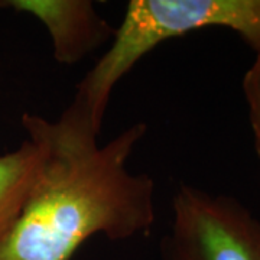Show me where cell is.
Returning a JSON list of instances; mask_svg holds the SVG:
<instances>
[{
  "instance_id": "5",
  "label": "cell",
  "mask_w": 260,
  "mask_h": 260,
  "mask_svg": "<svg viewBox=\"0 0 260 260\" xmlns=\"http://www.w3.org/2000/svg\"><path fill=\"white\" fill-rule=\"evenodd\" d=\"M41 152L25 140L16 150L0 155V240L18 220L37 177Z\"/></svg>"
},
{
  "instance_id": "2",
  "label": "cell",
  "mask_w": 260,
  "mask_h": 260,
  "mask_svg": "<svg viewBox=\"0 0 260 260\" xmlns=\"http://www.w3.org/2000/svg\"><path fill=\"white\" fill-rule=\"evenodd\" d=\"M204 28L236 32L260 54V0H132L109 51L77 85L75 95L102 129L113 88L159 44Z\"/></svg>"
},
{
  "instance_id": "3",
  "label": "cell",
  "mask_w": 260,
  "mask_h": 260,
  "mask_svg": "<svg viewBox=\"0 0 260 260\" xmlns=\"http://www.w3.org/2000/svg\"><path fill=\"white\" fill-rule=\"evenodd\" d=\"M162 260H260V220L229 195L181 185L172 198Z\"/></svg>"
},
{
  "instance_id": "6",
  "label": "cell",
  "mask_w": 260,
  "mask_h": 260,
  "mask_svg": "<svg viewBox=\"0 0 260 260\" xmlns=\"http://www.w3.org/2000/svg\"><path fill=\"white\" fill-rule=\"evenodd\" d=\"M242 88L249 109V120L254 136V148L260 158V54H256L253 64L244 73Z\"/></svg>"
},
{
  "instance_id": "4",
  "label": "cell",
  "mask_w": 260,
  "mask_h": 260,
  "mask_svg": "<svg viewBox=\"0 0 260 260\" xmlns=\"http://www.w3.org/2000/svg\"><path fill=\"white\" fill-rule=\"evenodd\" d=\"M0 6L39 19L51 35L59 64H77L116 32L88 0H8Z\"/></svg>"
},
{
  "instance_id": "1",
  "label": "cell",
  "mask_w": 260,
  "mask_h": 260,
  "mask_svg": "<svg viewBox=\"0 0 260 260\" xmlns=\"http://www.w3.org/2000/svg\"><path fill=\"white\" fill-rule=\"evenodd\" d=\"M22 126L41 160L22 213L0 240V260H71L95 234L119 242L152 230L155 181L127 169L148 130L143 121L102 145V129L74 95L55 120L25 113Z\"/></svg>"
}]
</instances>
